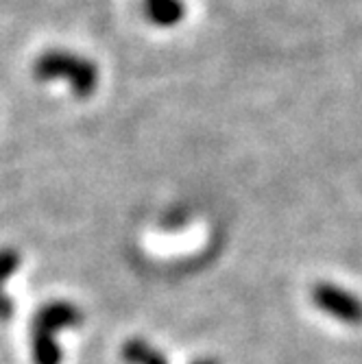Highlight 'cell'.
Wrapping results in <instances>:
<instances>
[{
	"mask_svg": "<svg viewBox=\"0 0 362 364\" xmlns=\"http://www.w3.org/2000/svg\"><path fill=\"white\" fill-rule=\"evenodd\" d=\"M33 77L40 83L65 81L77 98H90L98 90L101 70H98L96 61L81 53L68 48H48L33 61Z\"/></svg>",
	"mask_w": 362,
	"mask_h": 364,
	"instance_id": "6da1fadb",
	"label": "cell"
},
{
	"mask_svg": "<svg viewBox=\"0 0 362 364\" xmlns=\"http://www.w3.org/2000/svg\"><path fill=\"white\" fill-rule=\"evenodd\" d=\"M83 321L77 306L68 301L46 304L33 321V362L36 364H61V351L55 343V332L75 327Z\"/></svg>",
	"mask_w": 362,
	"mask_h": 364,
	"instance_id": "7a4b0ae2",
	"label": "cell"
},
{
	"mask_svg": "<svg viewBox=\"0 0 362 364\" xmlns=\"http://www.w3.org/2000/svg\"><path fill=\"white\" fill-rule=\"evenodd\" d=\"M312 301L321 312L334 316L336 321H343L349 325L362 323V299L341 286L316 284L312 288Z\"/></svg>",
	"mask_w": 362,
	"mask_h": 364,
	"instance_id": "3957f363",
	"label": "cell"
},
{
	"mask_svg": "<svg viewBox=\"0 0 362 364\" xmlns=\"http://www.w3.org/2000/svg\"><path fill=\"white\" fill-rule=\"evenodd\" d=\"M144 14L151 24L171 28L186 18V5L181 0H144Z\"/></svg>",
	"mask_w": 362,
	"mask_h": 364,
	"instance_id": "277c9868",
	"label": "cell"
},
{
	"mask_svg": "<svg viewBox=\"0 0 362 364\" xmlns=\"http://www.w3.org/2000/svg\"><path fill=\"white\" fill-rule=\"evenodd\" d=\"M122 358L129 364H166L164 355L140 338H131L122 345Z\"/></svg>",
	"mask_w": 362,
	"mask_h": 364,
	"instance_id": "5b68a950",
	"label": "cell"
},
{
	"mask_svg": "<svg viewBox=\"0 0 362 364\" xmlns=\"http://www.w3.org/2000/svg\"><path fill=\"white\" fill-rule=\"evenodd\" d=\"M20 264H22V257L16 249H9V247L0 249V288H3V284L16 275Z\"/></svg>",
	"mask_w": 362,
	"mask_h": 364,
	"instance_id": "8992f818",
	"label": "cell"
},
{
	"mask_svg": "<svg viewBox=\"0 0 362 364\" xmlns=\"http://www.w3.org/2000/svg\"><path fill=\"white\" fill-rule=\"evenodd\" d=\"M11 316H14V301L3 294V290H0V321H7Z\"/></svg>",
	"mask_w": 362,
	"mask_h": 364,
	"instance_id": "52a82bcc",
	"label": "cell"
},
{
	"mask_svg": "<svg viewBox=\"0 0 362 364\" xmlns=\"http://www.w3.org/2000/svg\"><path fill=\"white\" fill-rule=\"evenodd\" d=\"M194 364H218V362H216V360H210V358H208V360H196Z\"/></svg>",
	"mask_w": 362,
	"mask_h": 364,
	"instance_id": "ba28073f",
	"label": "cell"
}]
</instances>
